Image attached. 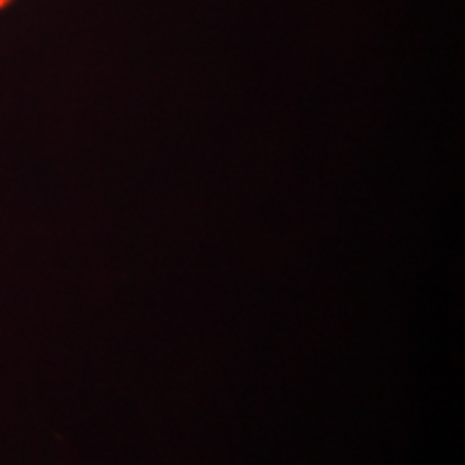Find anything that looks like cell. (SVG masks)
I'll list each match as a JSON object with an SVG mask.
<instances>
[{
	"instance_id": "6da1fadb",
	"label": "cell",
	"mask_w": 465,
	"mask_h": 465,
	"mask_svg": "<svg viewBox=\"0 0 465 465\" xmlns=\"http://www.w3.org/2000/svg\"><path fill=\"white\" fill-rule=\"evenodd\" d=\"M11 3V0H0V11H3L5 7H7V5Z\"/></svg>"
}]
</instances>
